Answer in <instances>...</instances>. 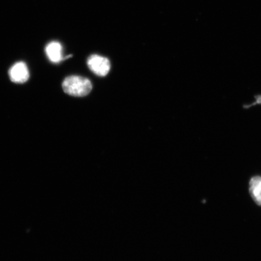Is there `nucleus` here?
I'll use <instances>...</instances> for the list:
<instances>
[{
	"label": "nucleus",
	"mask_w": 261,
	"mask_h": 261,
	"mask_svg": "<svg viewBox=\"0 0 261 261\" xmlns=\"http://www.w3.org/2000/svg\"><path fill=\"white\" fill-rule=\"evenodd\" d=\"M249 191L254 201L261 206V177L256 176L250 179Z\"/></svg>",
	"instance_id": "39448f33"
},
{
	"label": "nucleus",
	"mask_w": 261,
	"mask_h": 261,
	"mask_svg": "<svg viewBox=\"0 0 261 261\" xmlns=\"http://www.w3.org/2000/svg\"><path fill=\"white\" fill-rule=\"evenodd\" d=\"M87 65L91 71L99 76H107L111 68L110 61L97 55H91L88 59Z\"/></svg>",
	"instance_id": "f03ea898"
},
{
	"label": "nucleus",
	"mask_w": 261,
	"mask_h": 261,
	"mask_svg": "<svg viewBox=\"0 0 261 261\" xmlns=\"http://www.w3.org/2000/svg\"><path fill=\"white\" fill-rule=\"evenodd\" d=\"M63 89L65 93L74 97L88 95L92 90L91 81L86 77L79 76H68L64 80Z\"/></svg>",
	"instance_id": "f257e3e1"
},
{
	"label": "nucleus",
	"mask_w": 261,
	"mask_h": 261,
	"mask_svg": "<svg viewBox=\"0 0 261 261\" xmlns=\"http://www.w3.org/2000/svg\"><path fill=\"white\" fill-rule=\"evenodd\" d=\"M255 102H256L251 104V105H250V106H247L245 107L249 108V107H252V106L256 105H256H257V104H261V95L256 97V100H255Z\"/></svg>",
	"instance_id": "423d86ee"
},
{
	"label": "nucleus",
	"mask_w": 261,
	"mask_h": 261,
	"mask_svg": "<svg viewBox=\"0 0 261 261\" xmlns=\"http://www.w3.org/2000/svg\"><path fill=\"white\" fill-rule=\"evenodd\" d=\"M10 79L13 83L22 84L27 82L29 78V71L23 62L15 64L9 70Z\"/></svg>",
	"instance_id": "7ed1b4c3"
},
{
	"label": "nucleus",
	"mask_w": 261,
	"mask_h": 261,
	"mask_svg": "<svg viewBox=\"0 0 261 261\" xmlns=\"http://www.w3.org/2000/svg\"><path fill=\"white\" fill-rule=\"evenodd\" d=\"M45 53L51 63H59L64 60L63 56V47L60 42L52 41L45 47Z\"/></svg>",
	"instance_id": "20e7f679"
}]
</instances>
